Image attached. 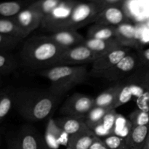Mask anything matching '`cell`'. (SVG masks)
Here are the masks:
<instances>
[{"instance_id":"cell-1","label":"cell","mask_w":149,"mask_h":149,"mask_svg":"<svg viewBox=\"0 0 149 149\" xmlns=\"http://www.w3.org/2000/svg\"><path fill=\"white\" fill-rule=\"evenodd\" d=\"M63 97L49 89H22L16 91L14 107L26 120L42 122L53 114Z\"/></svg>"},{"instance_id":"cell-2","label":"cell","mask_w":149,"mask_h":149,"mask_svg":"<svg viewBox=\"0 0 149 149\" xmlns=\"http://www.w3.org/2000/svg\"><path fill=\"white\" fill-rule=\"evenodd\" d=\"M64 50L48 36H32L23 43L20 59L27 68L42 71L58 65Z\"/></svg>"},{"instance_id":"cell-3","label":"cell","mask_w":149,"mask_h":149,"mask_svg":"<svg viewBox=\"0 0 149 149\" xmlns=\"http://www.w3.org/2000/svg\"><path fill=\"white\" fill-rule=\"evenodd\" d=\"M38 74L49 81V90L61 96H64L75 86L84 82L89 76L86 65H58L39 71Z\"/></svg>"},{"instance_id":"cell-4","label":"cell","mask_w":149,"mask_h":149,"mask_svg":"<svg viewBox=\"0 0 149 149\" xmlns=\"http://www.w3.org/2000/svg\"><path fill=\"white\" fill-rule=\"evenodd\" d=\"M100 9L92 1H79L74 6L68 20L60 27L59 30H76L90 23H95L100 13Z\"/></svg>"},{"instance_id":"cell-5","label":"cell","mask_w":149,"mask_h":149,"mask_svg":"<svg viewBox=\"0 0 149 149\" xmlns=\"http://www.w3.org/2000/svg\"><path fill=\"white\" fill-rule=\"evenodd\" d=\"M94 106L93 97L81 93H74L63 103L60 112L65 116L84 119Z\"/></svg>"},{"instance_id":"cell-6","label":"cell","mask_w":149,"mask_h":149,"mask_svg":"<svg viewBox=\"0 0 149 149\" xmlns=\"http://www.w3.org/2000/svg\"><path fill=\"white\" fill-rule=\"evenodd\" d=\"M138 59L136 52H130L116 65L100 74L97 78L105 79L112 82H119L133 75L138 68Z\"/></svg>"},{"instance_id":"cell-7","label":"cell","mask_w":149,"mask_h":149,"mask_svg":"<svg viewBox=\"0 0 149 149\" xmlns=\"http://www.w3.org/2000/svg\"><path fill=\"white\" fill-rule=\"evenodd\" d=\"M101 56L81 44L65 49L60 58L58 65H86L88 63H93Z\"/></svg>"},{"instance_id":"cell-8","label":"cell","mask_w":149,"mask_h":149,"mask_svg":"<svg viewBox=\"0 0 149 149\" xmlns=\"http://www.w3.org/2000/svg\"><path fill=\"white\" fill-rule=\"evenodd\" d=\"M78 1L77 0H63L50 14L44 17L41 28L51 33L58 31L70 17L74 6Z\"/></svg>"},{"instance_id":"cell-9","label":"cell","mask_w":149,"mask_h":149,"mask_svg":"<svg viewBox=\"0 0 149 149\" xmlns=\"http://www.w3.org/2000/svg\"><path fill=\"white\" fill-rule=\"evenodd\" d=\"M131 52H132L131 48L123 47L102 55L101 57L97 58L93 63H92L93 65H92L91 71L89 73V76L97 78L100 74L113 68L121 60L123 59Z\"/></svg>"},{"instance_id":"cell-10","label":"cell","mask_w":149,"mask_h":149,"mask_svg":"<svg viewBox=\"0 0 149 149\" xmlns=\"http://www.w3.org/2000/svg\"><path fill=\"white\" fill-rule=\"evenodd\" d=\"M13 19L26 36H28L33 31L41 27L43 17L38 12L28 6Z\"/></svg>"},{"instance_id":"cell-11","label":"cell","mask_w":149,"mask_h":149,"mask_svg":"<svg viewBox=\"0 0 149 149\" xmlns=\"http://www.w3.org/2000/svg\"><path fill=\"white\" fill-rule=\"evenodd\" d=\"M126 23H129V20L122 7L112 6L101 10L94 23L118 26Z\"/></svg>"},{"instance_id":"cell-12","label":"cell","mask_w":149,"mask_h":149,"mask_svg":"<svg viewBox=\"0 0 149 149\" xmlns=\"http://www.w3.org/2000/svg\"><path fill=\"white\" fill-rule=\"evenodd\" d=\"M10 149H40L39 138L36 132L29 127L19 131L10 143Z\"/></svg>"},{"instance_id":"cell-13","label":"cell","mask_w":149,"mask_h":149,"mask_svg":"<svg viewBox=\"0 0 149 149\" xmlns=\"http://www.w3.org/2000/svg\"><path fill=\"white\" fill-rule=\"evenodd\" d=\"M47 36L64 49L81 45L85 39L76 30L58 31Z\"/></svg>"},{"instance_id":"cell-14","label":"cell","mask_w":149,"mask_h":149,"mask_svg":"<svg viewBox=\"0 0 149 149\" xmlns=\"http://www.w3.org/2000/svg\"><path fill=\"white\" fill-rule=\"evenodd\" d=\"M82 44L93 51L101 55H106L112 51L124 47L120 45L116 38L107 39L87 38L84 39Z\"/></svg>"},{"instance_id":"cell-15","label":"cell","mask_w":149,"mask_h":149,"mask_svg":"<svg viewBox=\"0 0 149 149\" xmlns=\"http://www.w3.org/2000/svg\"><path fill=\"white\" fill-rule=\"evenodd\" d=\"M55 123L63 133L68 135V138L90 128L86 125L84 119L71 116H63L56 119Z\"/></svg>"},{"instance_id":"cell-16","label":"cell","mask_w":149,"mask_h":149,"mask_svg":"<svg viewBox=\"0 0 149 149\" xmlns=\"http://www.w3.org/2000/svg\"><path fill=\"white\" fill-rule=\"evenodd\" d=\"M115 38L124 47H135L138 45L136 29L130 23L116 26Z\"/></svg>"},{"instance_id":"cell-17","label":"cell","mask_w":149,"mask_h":149,"mask_svg":"<svg viewBox=\"0 0 149 149\" xmlns=\"http://www.w3.org/2000/svg\"><path fill=\"white\" fill-rule=\"evenodd\" d=\"M121 87L122 83L119 81L102 92L95 98H94L95 106L113 109L120 92Z\"/></svg>"},{"instance_id":"cell-18","label":"cell","mask_w":149,"mask_h":149,"mask_svg":"<svg viewBox=\"0 0 149 149\" xmlns=\"http://www.w3.org/2000/svg\"><path fill=\"white\" fill-rule=\"evenodd\" d=\"M149 135V125L132 126L126 138L130 149H143Z\"/></svg>"},{"instance_id":"cell-19","label":"cell","mask_w":149,"mask_h":149,"mask_svg":"<svg viewBox=\"0 0 149 149\" xmlns=\"http://www.w3.org/2000/svg\"><path fill=\"white\" fill-rule=\"evenodd\" d=\"M96 136L90 129L82 131L68 137L67 146L71 149H90Z\"/></svg>"},{"instance_id":"cell-20","label":"cell","mask_w":149,"mask_h":149,"mask_svg":"<svg viewBox=\"0 0 149 149\" xmlns=\"http://www.w3.org/2000/svg\"><path fill=\"white\" fill-rule=\"evenodd\" d=\"M15 93L12 88H0V124L14 108Z\"/></svg>"},{"instance_id":"cell-21","label":"cell","mask_w":149,"mask_h":149,"mask_svg":"<svg viewBox=\"0 0 149 149\" xmlns=\"http://www.w3.org/2000/svg\"><path fill=\"white\" fill-rule=\"evenodd\" d=\"M30 4L25 0L0 1V18H13Z\"/></svg>"},{"instance_id":"cell-22","label":"cell","mask_w":149,"mask_h":149,"mask_svg":"<svg viewBox=\"0 0 149 149\" xmlns=\"http://www.w3.org/2000/svg\"><path fill=\"white\" fill-rule=\"evenodd\" d=\"M117 116L118 113H116V109L109 111L100 125L93 130L95 134L99 138L103 137V138L109 135H113Z\"/></svg>"},{"instance_id":"cell-23","label":"cell","mask_w":149,"mask_h":149,"mask_svg":"<svg viewBox=\"0 0 149 149\" xmlns=\"http://www.w3.org/2000/svg\"><path fill=\"white\" fill-rule=\"evenodd\" d=\"M116 26L94 23L87 31V38L107 39L115 38Z\"/></svg>"},{"instance_id":"cell-24","label":"cell","mask_w":149,"mask_h":149,"mask_svg":"<svg viewBox=\"0 0 149 149\" xmlns=\"http://www.w3.org/2000/svg\"><path fill=\"white\" fill-rule=\"evenodd\" d=\"M18 67V61L11 52H0V77L15 72Z\"/></svg>"},{"instance_id":"cell-25","label":"cell","mask_w":149,"mask_h":149,"mask_svg":"<svg viewBox=\"0 0 149 149\" xmlns=\"http://www.w3.org/2000/svg\"><path fill=\"white\" fill-rule=\"evenodd\" d=\"M0 33L22 41L27 37L13 18H0Z\"/></svg>"},{"instance_id":"cell-26","label":"cell","mask_w":149,"mask_h":149,"mask_svg":"<svg viewBox=\"0 0 149 149\" xmlns=\"http://www.w3.org/2000/svg\"><path fill=\"white\" fill-rule=\"evenodd\" d=\"M136 54L138 59V65L133 76L142 83L146 76L149 74V48L138 50Z\"/></svg>"},{"instance_id":"cell-27","label":"cell","mask_w":149,"mask_h":149,"mask_svg":"<svg viewBox=\"0 0 149 149\" xmlns=\"http://www.w3.org/2000/svg\"><path fill=\"white\" fill-rule=\"evenodd\" d=\"M110 110L111 109L94 106L84 118V122L86 125L90 130L93 131L100 125L103 118L106 116V115Z\"/></svg>"},{"instance_id":"cell-28","label":"cell","mask_w":149,"mask_h":149,"mask_svg":"<svg viewBox=\"0 0 149 149\" xmlns=\"http://www.w3.org/2000/svg\"><path fill=\"white\" fill-rule=\"evenodd\" d=\"M62 1L63 0H36L31 3L29 7L42 15L44 18L50 14Z\"/></svg>"},{"instance_id":"cell-29","label":"cell","mask_w":149,"mask_h":149,"mask_svg":"<svg viewBox=\"0 0 149 149\" xmlns=\"http://www.w3.org/2000/svg\"><path fill=\"white\" fill-rule=\"evenodd\" d=\"M61 130L55 123L54 119H49L47 125V130L45 135V140L48 147L50 149H57L60 146V134Z\"/></svg>"},{"instance_id":"cell-30","label":"cell","mask_w":149,"mask_h":149,"mask_svg":"<svg viewBox=\"0 0 149 149\" xmlns=\"http://www.w3.org/2000/svg\"><path fill=\"white\" fill-rule=\"evenodd\" d=\"M129 121L132 126L149 125V111L141 109H135L129 115Z\"/></svg>"},{"instance_id":"cell-31","label":"cell","mask_w":149,"mask_h":149,"mask_svg":"<svg viewBox=\"0 0 149 149\" xmlns=\"http://www.w3.org/2000/svg\"><path fill=\"white\" fill-rule=\"evenodd\" d=\"M108 149H130L126 140L116 135H111L103 139Z\"/></svg>"},{"instance_id":"cell-32","label":"cell","mask_w":149,"mask_h":149,"mask_svg":"<svg viewBox=\"0 0 149 149\" xmlns=\"http://www.w3.org/2000/svg\"><path fill=\"white\" fill-rule=\"evenodd\" d=\"M22 40L0 33V52H11Z\"/></svg>"},{"instance_id":"cell-33","label":"cell","mask_w":149,"mask_h":149,"mask_svg":"<svg viewBox=\"0 0 149 149\" xmlns=\"http://www.w3.org/2000/svg\"><path fill=\"white\" fill-rule=\"evenodd\" d=\"M95 4L100 10L112 6H120L122 7L125 0H88Z\"/></svg>"},{"instance_id":"cell-34","label":"cell","mask_w":149,"mask_h":149,"mask_svg":"<svg viewBox=\"0 0 149 149\" xmlns=\"http://www.w3.org/2000/svg\"><path fill=\"white\" fill-rule=\"evenodd\" d=\"M90 149H108V148L103 142V139L96 136Z\"/></svg>"},{"instance_id":"cell-35","label":"cell","mask_w":149,"mask_h":149,"mask_svg":"<svg viewBox=\"0 0 149 149\" xmlns=\"http://www.w3.org/2000/svg\"><path fill=\"white\" fill-rule=\"evenodd\" d=\"M141 87L149 93V74H147L141 83Z\"/></svg>"},{"instance_id":"cell-36","label":"cell","mask_w":149,"mask_h":149,"mask_svg":"<svg viewBox=\"0 0 149 149\" xmlns=\"http://www.w3.org/2000/svg\"><path fill=\"white\" fill-rule=\"evenodd\" d=\"M143 149H149V135L148 136V138H147L146 141V143L145 145H144Z\"/></svg>"},{"instance_id":"cell-37","label":"cell","mask_w":149,"mask_h":149,"mask_svg":"<svg viewBox=\"0 0 149 149\" xmlns=\"http://www.w3.org/2000/svg\"><path fill=\"white\" fill-rule=\"evenodd\" d=\"M1 84H2V81H1V77H0V88H1Z\"/></svg>"},{"instance_id":"cell-38","label":"cell","mask_w":149,"mask_h":149,"mask_svg":"<svg viewBox=\"0 0 149 149\" xmlns=\"http://www.w3.org/2000/svg\"><path fill=\"white\" fill-rule=\"evenodd\" d=\"M0 146H1V137H0Z\"/></svg>"},{"instance_id":"cell-39","label":"cell","mask_w":149,"mask_h":149,"mask_svg":"<svg viewBox=\"0 0 149 149\" xmlns=\"http://www.w3.org/2000/svg\"><path fill=\"white\" fill-rule=\"evenodd\" d=\"M66 149H71V148H69V147H68V146H67V148H66Z\"/></svg>"}]
</instances>
